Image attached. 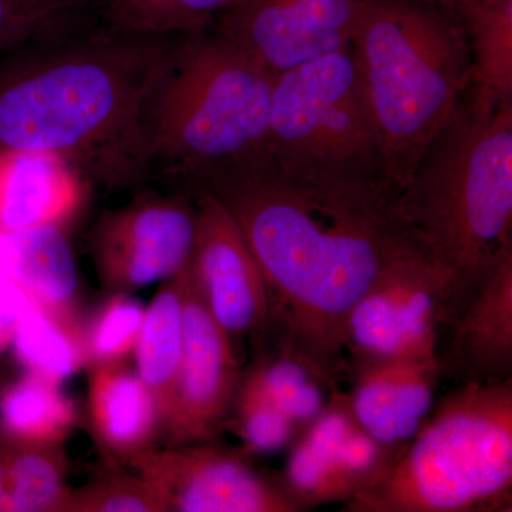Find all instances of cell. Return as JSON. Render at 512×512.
<instances>
[{
  "mask_svg": "<svg viewBox=\"0 0 512 512\" xmlns=\"http://www.w3.org/2000/svg\"><path fill=\"white\" fill-rule=\"evenodd\" d=\"M252 343L255 357L249 367L279 409L302 431L328 406L338 386L330 383L296 348L288 333L274 323H266Z\"/></svg>",
  "mask_w": 512,
  "mask_h": 512,
  "instance_id": "d6986e66",
  "label": "cell"
},
{
  "mask_svg": "<svg viewBox=\"0 0 512 512\" xmlns=\"http://www.w3.org/2000/svg\"><path fill=\"white\" fill-rule=\"evenodd\" d=\"M275 74L221 35L178 39L151 99V177L194 187L266 157Z\"/></svg>",
  "mask_w": 512,
  "mask_h": 512,
  "instance_id": "5b68a950",
  "label": "cell"
},
{
  "mask_svg": "<svg viewBox=\"0 0 512 512\" xmlns=\"http://www.w3.org/2000/svg\"><path fill=\"white\" fill-rule=\"evenodd\" d=\"M471 106L494 109L512 99V0H467Z\"/></svg>",
  "mask_w": 512,
  "mask_h": 512,
  "instance_id": "44dd1931",
  "label": "cell"
},
{
  "mask_svg": "<svg viewBox=\"0 0 512 512\" xmlns=\"http://www.w3.org/2000/svg\"><path fill=\"white\" fill-rule=\"evenodd\" d=\"M87 181L72 165L42 151H0V227H63L87 200Z\"/></svg>",
  "mask_w": 512,
  "mask_h": 512,
  "instance_id": "e0dca14e",
  "label": "cell"
},
{
  "mask_svg": "<svg viewBox=\"0 0 512 512\" xmlns=\"http://www.w3.org/2000/svg\"><path fill=\"white\" fill-rule=\"evenodd\" d=\"M6 440V439H5ZM8 444V512H63L67 485L63 444Z\"/></svg>",
  "mask_w": 512,
  "mask_h": 512,
  "instance_id": "d4e9b609",
  "label": "cell"
},
{
  "mask_svg": "<svg viewBox=\"0 0 512 512\" xmlns=\"http://www.w3.org/2000/svg\"><path fill=\"white\" fill-rule=\"evenodd\" d=\"M188 197L147 192L101 218L92 251L107 291L130 293L183 271L197 229V207Z\"/></svg>",
  "mask_w": 512,
  "mask_h": 512,
  "instance_id": "9c48e42d",
  "label": "cell"
},
{
  "mask_svg": "<svg viewBox=\"0 0 512 512\" xmlns=\"http://www.w3.org/2000/svg\"><path fill=\"white\" fill-rule=\"evenodd\" d=\"M15 282L33 301L66 315L77 316L79 276L63 227L22 229Z\"/></svg>",
  "mask_w": 512,
  "mask_h": 512,
  "instance_id": "cb8c5ba5",
  "label": "cell"
},
{
  "mask_svg": "<svg viewBox=\"0 0 512 512\" xmlns=\"http://www.w3.org/2000/svg\"><path fill=\"white\" fill-rule=\"evenodd\" d=\"M144 313L143 305L128 293H113L84 328L87 367L127 362L136 348Z\"/></svg>",
  "mask_w": 512,
  "mask_h": 512,
  "instance_id": "83f0119b",
  "label": "cell"
},
{
  "mask_svg": "<svg viewBox=\"0 0 512 512\" xmlns=\"http://www.w3.org/2000/svg\"><path fill=\"white\" fill-rule=\"evenodd\" d=\"M33 299L16 282L0 279V356L10 349L20 319Z\"/></svg>",
  "mask_w": 512,
  "mask_h": 512,
  "instance_id": "4dcf8cb0",
  "label": "cell"
},
{
  "mask_svg": "<svg viewBox=\"0 0 512 512\" xmlns=\"http://www.w3.org/2000/svg\"><path fill=\"white\" fill-rule=\"evenodd\" d=\"M0 512H8V444L0 436Z\"/></svg>",
  "mask_w": 512,
  "mask_h": 512,
  "instance_id": "d6a6232c",
  "label": "cell"
},
{
  "mask_svg": "<svg viewBox=\"0 0 512 512\" xmlns=\"http://www.w3.org/2000/svg\"><path fill=\"white\" fill-rule=\"evenodd\" d=\"M460 318L451 276L423 248L409 249L387 265L350 311L348 363L437 359L441 340Z\"/></svg>",
  "mask_w": 512,
  "mask_h": 512,
  "instance_id": "ba28073f",
  "label": "cell"
},
{
  "mask_svg": "<svg viewBox=\"0 0 512 512\" xmlns=\"http://www.w3.org/2000/svg\"><path fill=\"white\" fill-rule=\"evenodd\" d=\"M10 349L26 373L60 384L87 366L84 328L77 316L35 301L20 319Z\"/></svg>",
  "mask_w": 512,
  "mask_h": 512,
  "instance_id": "603a6c76",
  "label": "cell"
},
{
  "mask_svg": "<svg viewBox=\"0 0 512 512\" xmlns=\"http://www.w3.org/2000/svg\"><path fill=\"white\" fill-rule=\"evenodd\" d=\"M242 370L241 360L202 302L187 266L184 350L161 430L165 447L217 439L229 426Z\"/></svg>",
  "mask_w": 512,
  "mask_h": 512,
  "instance_id": "4fadbf2b",
  "label": "cell"
},
{
  "mask_svg": "<svg viewBox=\"0 0 512 512\" xmlns=\"http://www.w3.org/2000/svg\"><path fill=\"white\" fill-rule=\"evenodd\" d=\"M362 0H239L218 35L281 74L352 45Z\"/></svg>",
  "mask_w": 512,
  "mask_h": 512,
  "instance_id": "5bb4252c",
  "label": "cell"
},
{
  "mask_svg": "<svg viewBox=\"0 0 512 512\" xmlns=\"http://www.w3.org/2000/svg\"><path fill=\"white\" fill-rule=\"evenodd\" d=\"M349 370V404L357 423L386 446H406L436 404L437 359L363 360L350 363Z\"/></svg>",
  "mask_w": 512,
  "mask_h": 512,
  "instance_id": "9a60e30c",
  "label": "cell"
},
{
  "mask_svg": "<svg viewBox=\"0 0 512 512\" xmlns=\"http://www.w3.org/2000/svg\"><path fill=\"white\" fill-rule=\"evenodd\" d=\"M197 229L188 268L212 318L244 363L245 343L254 342L269 319L264 275L237 222L207 191H192Z\"/></svg>",
  "mask_w": 512,
  "mask_h": 512,
  "instance_id": "7c38bea8",
  "label": "cell"
},
{
  "mask_svg": "<svg viewBox=\"0 0 512 512\" xmlns=\"http://www.w3.org/2000/svg\"><path fill=\"white\" fill-rule=\"evenodd\" d=\"M89 409L94 439L111 460L133 463L161 439L153 394L127 362L90 366Z\"/></svg>",
  "mask_w": 512,
  "mask_h": 512,
  "instance_id": "ac0fdd59",
  "label": "cell"
},
{
  "mask_svg": "<svg viewBox=\"0 0 512 512\" xmlns=\"http://www.w3.org/2000/svg\"><path fill=\"white\" fill-rule=\"evenodd\" d=\"M343 512H511L512 377L458 384Z\"/></svg>",
  "mask_w": 512,
  "mask_h": 512,
  "instance_id": "8992f818",
  "label": "cell"
},
{
  "mask_svg": "<svg viewBox=\"0 0 512 512\" xmlns=\"http://www.w3.org/2000/svg\"><path fill=\"white\" fill-rule=\"evenodd\" d=\"M187 266L180 274L165 279L158 289L144 313L133 353L137 375L150 389L160 410L161 430L183 357Z\"/></svg>",
  "mask_w": 512,
  "mask_h": 512,
  "instance_id": "ffe728a7",
  "label": "cell"
},
{
  "mask_svg": "<svg viewBox=\"0 0 512 512\" xmlns=\"http://www.w3.org/2000/svg\"><path fill=\"white\" fill-rule=\"evenodd\" d=\"M76 22H50L26 12L16 0H0V53L32 45Z\"/></svg>",
  "mask_w": 512,
  "mask_h": 512,
  "instance_id": "f546056e",
  "label": "cell"
},
{
  "mask_svg": "<svg viewBox=\"0 0 512 512\" xmlns=\"http://www.w3.org/2000/svg\"><path fill=\"white\" fill-rule=\"evenodd\" d=\"M229 424L251 453L269 454L291 446L301 430L272 400L252 367L242 370Z\"/></svg>",
  "mask_w": 512,
  "mask_h": 512,
  "instance_id": "4316f807",
  "label": "cell"
},
{
  "mask_svg": "<svg viewBox=\"0 0 512 512\" xmlns=\"http://www.w3.org/2000/svg\"><path fill=\"white\" fill-rule=\"evenodd\" d=\"M266 157L303 177L394 187L352 45L276 74Z\"/></svg>",
  "mask_w": 512,
  "mask_h": 512,
  "instance_id": "52a82bcc",
  "label": "cell"
},
{
  "mask_svg": "<svg viewBox=\"0 0 512 512\" xmlns=\"http://www.w3.org/2000/svg\"><path fill=\"white\" fill-rule=\"evenodd\" d=\"M437 362L456 386L512 377V255L467 306Z\"/></svg>",
  "mask_w": 512,
  "mask_h": 512,
  "instance_id": "2e32d148",
  "label": "cell"
},
{
  "mask_svg": "<svg viewBox=\"0 0 512 512\" xmlns=\"http://www.w3.org/2000/svg\"><path fill=\"white\" fill-rule=\"evenodd\" d=\"M400 217L453 279L461 315L512 255V99L461 106L397 200Z\"/></svg>",
  "mask_w": 512,
  "mask_h": 512,
  "instance_id": "3957f363",
  "label": "cell"
},
{
  "mask_svg": "<svg viewBox=\"0 0 512 512\" xmlns=\"http://www.w3.org/2000/svg\"><path fill=\"white\" fill-rule=\"evenodd\" d=\"M453 2H460V3H464V2H467V0H453Z\"/></svg>",
  "mask_w": 512,
  "mask_h": 512,
  "instance_id": "836d02e7",
  "label": "cell"
},
{
  "mask_svg": "<svg viewBox=\"0 0 512 512\" xmlns=\"http://www.w3.org/2000/svg\"><path fill=\"white\" fill-rule=\"evenodd\" d=\"M239 0H109L106 26L144 35H195Z\"/></svg>",
  "mask_w": 512,
  "mask_h": 512,
  "instance_id": "484cf974",
  "label": "cell"
},
{
  "mask_svg": "<svg viewBox=\"0 0 512 512\" xmlns=\"http://www.w3.org/2000/svg\"><path fill=\"white\" fill-rule=\"evenodd\" d=\"M198 190L237 222L264 275L269 322L338 386L350 311L390 262L420 247L400 217V191L303 177L268 157L212 174Z\"/></svg>",
  "mask_w": 512,
  "mask_h": 512,
  "instance_id": "6da1fadb",
  "label": "cell"
},
{
  "mask_svg": "<svg viewBox=\"0 0 512 512\" xmlns=\"http://www.w3.org/2000/svg\"><path fill=\"white\" fill-rule=\"evenodd\" d=\"M26 12L50 22H76L93 10L103 12L109 0H16Z\"/></svg>",
  "mask_w": 512,
  "mask_h": 512,
  "instance_id": "1f68e13d",
  "label": "cell"
},
{
  "mask_svg": "<svg viewBox=\"0 0 512 512\" xmlns=\"http://www.w3.org/2000/svg\"><path fill=\"white\" fill-rule=\"evenodd\" d=\"M63 512H164L150 485L119 464L82 488H72Z\"/></svg>",
  "mask_w": 512,
  "mask_h": 512,
  "instance_id": "f1b7e54d",
  "label": "cell"
},
{
  "mask_svg": "<svg viewBox=\"0 0 512 512\" xmlns=\"http://www.w3.org/2000/svg\"><path fill=\"white\" fill-rule=\"evenodd\" d=\"M387 178L400 192L470 86L466 29L414 0H362L352 39Z\"/></svg>",
  "mask_w": 512,
  "mask_h": 512,
  "instance_id": "277c9868",
  "label": "cell"
},
{
  "mask_svg": "<svg viewBox=\"0 0 512 512\" xmlns=\"http://www.w3.org/2000/svg\"><path fill=\"white\" fill-rule=\"evenodd\" d=\"M130 466L164 512H301L281 480L258 473L244 453L211 441L154 447Z\"/></svg>",
  "mask_w": 512,
  "mask_h": 512,
  "instance_id": "30bf717a",
  "label": "cell"
},
{
  "mask_svg": "<svg viewBox=\"0 0 512 512\" xmlns=\"http://www.w3.org/2000/svg\"><path fill=\"white\" fill-rule=\"evenodd\" d=\"M60 386L32 373L9 383L0 393V436L16 444H63L79 414Z\"/></svg>",
  "mask_w": 512,
  "mask_h": 512,
  "instance_id": "7402d4cb",
  "label": "cell"
},
{
  "mask_svg": "<svg viewBox=\"0 0 512 512\" xmlns=\"http://www.w3.org/2000/svg\"><path fill=\"white\" fill-rule=\"evenodd\" d=\"M403 448L386 446L363 430L348 393L336 387L328 406L296 437L279 480L301 511L345 503L382 480Z\"/></svg>",
  "mask_w": 512,
  "mask_h": 512,
  "instance_id": "8fae6325",
  "label": "cell"
},
{
  "mask_svg": "<svg viewBox=\"0 0 512 512\" xmlns=\"http://www.w3.org/2000/svg\"><path fill=\"white\" fill-rule=\"evenodd\" d=\"M69 30L0 66V151L55 154L90 183L138 187L151 178L148 109L183 35Z\"/></svg>",
  "mask_w": 512,
  "mask_h": 512,
  "instance_id": "7a4b0ae2",
  "label": "cell"
}]
</instances>
